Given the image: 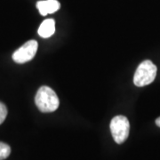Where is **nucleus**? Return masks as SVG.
<instances>
[{
    "label": "nucleus",
    "mask_w": 160,
    "mask_h": 160,
    "mask_svg": "<svg viewBox=\"0 0 160 160\" xmlns=\"http://www.w3.org/2000/svg\"><path fill=\"white\" fill-rule=\"evenodd\" d=\"M35 102L41 112H53L58 109L60 101L56 92L48 86H41L36 94Z\"/></svg>",
    "instance_id": "nucleus-1"
},
{
    "label": "nucleus",
    "mask_w": 160,
    "mask_h": 160,
    "mask_svg": "<svg viewBox=\"0 0 160 160\" xmlns=\"http://www.w3.org/2000/svg\"><path fill=\"white\" fill-rule=\"evenodd\" d=\"M157 76V66L149 60H146L138 66L133 76V83L136 86L142 87L151 84Z\"/></svg>",
    "instance_id": "nucleus-2"
},
{
    "label": "nucleus",
    "mask_w": 160,
    "mask_h": 160,
    "mask_svg": "<svg viewBox=\"0 0 160 160\" xmlns=\"http://www.w3.org/2000/svg\"><path fill=\"white\" fill-rule=\"evenodd\" d=\"M110 131L113 139L118 144L125 142L129 135L130 124L125 116H117L110 122Z\"/></svg>",
    "instance_id": "nucleus-3"
},
{
    "label": "nucleus",
    "mask_w": 160,
    "mask_h": 160,
    "mask_svg": "<svg viewBox=\"0 0 160 160\" xmlns=\"http://www.w3.org/2000/svg\"><path fill=\"white\" fill-rule=\"evenodd\" d=\"M38 42L36 40H29L26 42L22 47L13 52L12 59L16 63L28 62L35 57L37 51H38Z\"/></svg>",
    "instance_id": "nucleus-4"
},
{
    "label": "nucleus",
    "mask_w": 160,
    "mask_h": 160,
    "mask_svg": "<svg viewBox=\"0 0 160 160\" xmlns=\"http://www.w3.org/2000/svg\"><path fill=\"white\" fill-rule=\"evenodd\" d=\"M60 3L57 0H44L38 1L37 3V7L39 11L40 14L46 16L49 13H53L60 9Z\"/></svg>",
    "instance_id": "nucleus-5"
},
{
    "label": "nucleus",
    "mask_w": 160,
    "mask_h": 160,
    "mask_svg": "<svg viewBox=\"0 0 160 160\" xmlns=\"http://www.w3.org/2000/svg\"><path fill=\"white\" fill-rule=\"evenodd\" d=\"M55 32V22L52 19H47L41 23L38 29V35L40 37L47 38Z\"/></svg>",
    "instance_id": "nucleus-6"
},
{
    "label": "nucleus",
    "mask_w": 160,
    "mask_h": 160,
    "mask_svg": "<svg viewBox=\"0 0 160 160\" xmlns=\"http://www.w3.org/2000/svg\"><path fill=\"white\" fill-rule=\"evenodd\" d=\"M11 153V148L8 144L0 142V160H4L9 157Z\"/></svg>",
    "instance_id": "nucleus-7"
},
{
    "label": "nucleus",
    "mask_w": 160,
    "mask_h": 160,
    "mask_svg": "<svg viewBox=\"0 0 160 160\" xmlns=\"http://www.w3.org/2000/svg\"><path fill=\"white\" fill-rule=\"evenodd\" d=\"M7 116V109L4 103L0 102V125L6 120Z\"/></svg>",
    "instance_id": "nucleus-8"
},
{
    "label": "nucleus",
    "mask_w": 160,
    "mask_h": 160,
    "mask_svg": "<svg viewBox=\"0 0 160 160\" xmlns=\"http://www.w3.org/2000/svg\"><path fill=\"white\" fill-rule=\"evenodd\" d=\"M156 125L160 127V117L158 118H157V120H156Z\"/></svg>",
    "instance_id": "nucleus-9"
}]
</instances>
